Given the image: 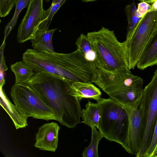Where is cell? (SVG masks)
I'll return each instance as SVG.
<instances>
[{
	"instance_id": "cell-1",
	"label": "cell",
	"mask_w": 157,
	"mask_h": 157,
	"mask_svg": "<svg viewBox=\"0 0 157 157\" xmlns=\"http://www.w3.org/2000/svg\"><path fill=\"white\" fill-rule=\"evenodd\" d=\"M22 60L35 73L50 74L70 83H93L97 70L94 63L86 59L77 49L63 53L28 49L23 55Z\"/></svg>"
},
{
	"instance_id": "cell-2",
	"label": "cell",
	"mask_w": 157,
	"mask_h": 157,
	"mask_svg": "<svg viewBox=\"0 0 157 157\" xmlns=\"http://www.w3.org/2000/svg\"><path fill=\"white\" fill-rule=\"evenodd\" d=\"M25 83L40 96L62 125L73 128L81 122L80 101L70 94L69 87L71 83L43 72L35 73Z\"/></svg>"
},
{
	"instance_id": "cell-3",
	"label": "cell",
	"mask_w": 157,
	"mask_h": 157,
	"mask_svg": "<svg viewBox=\"0 0 157 157\" xmlns=\"http://www.w3.org/2000/svg\"><path fill=\"white\" fill-rule=\"evenodd\" d=\"M93 83L110 98L127 107L137 103L144 89L143 79L131 72H111L97 68Z\"/></svg>"
},
{
	"instance_id": "cell-4",
	"label": "cell",
	"mask_w": 157,
	"mask_h": 157,
	"mask_svg": "<svg viewBox=\"0 0 157 157\" xmlns=\"http://www.w3.org/2000/svg\"><path fill=\"white\" fill-rule=\"evenodd\" d=\"M86 35L96 53L94 64L97 68L111 72H131L125 41L120 42L113 31L102 27Z\"/></svg>"
},
{
	"instance_id": "cell-5",
	"label": "cell",
	"mask_w": 157,
	"mask_h": 157,
	"mask_svg": "<svg viewBox=\"0 0 157 157\" xmlns=\"http://www.w3.org/2000/svg\"><path fill=\"white\" fill-rule=\"evenodd\" d=\"M100 118L98 129L103 137L126 148L128 127V108L110 98H101Z\"/></svg>"
},
{
	"instance_id": "cell-6",
	"label": "cell",
	"mask_w": 157,
	"mask_h": 157,
	"mask_svg": "<svg viewBox=\"0 0 157 157\" xmlns=\"http://www.w3.org/2000/svg\"><path fill=\"white\" fill-rule=\"evenodd\" d=\"M139 108L141 118V145L137 157H144L151 143L157 120V69L143 89Z\"/></svg>"
},
{
	"instance_id": "cell-7",
	"label": "cell",
	"mask_w": 157,
	"mask_h": 157,
	"mask_svg": "<svg viewBox=\"0 0 157 157\" xmlns=\"http://www.w3.org/2000/svg\"><path fill=\"white\" fill-rule=\"evenodd\" d=\"M10 95L15 105L28 117L57 121L52 110L40 96L26 83L14 84L11 88Z\"/></svg>"
},
{
	"instance_id": "cell-8",
	"label": "cell",
	"mask_w": 157,
	"mask_h": 157,
	"mask_svg": "<svg viewBox=\"0 0 157 157\" xmlns=\"http://www.w3.org/2000/svg\"><path fill=\"white\" fill-rule=\"evenodd\" d=\"M157 28V11H147L141 18L131 37L125 41L129 68L136 66L144 47Z\"/></svg>"
},
{
	"instance_id": "cell-9",
	"label": "cell",
	"mask_w": 157,
	"mask_h": 157,
	"mask_svg": "<svg viewBox=\"0 0 157 157\" xmlns=\"http://www.w3.org/2000/svg\"><path fill=\"white\" fill-rule=\"evenodd\" d=\"M43 0H31L18 29L17 40L23 43L35 36L42 20L44 10Z\"/></svg>"
},
{
	"instance_id": "cell-10",
	"label": "cell",
	"mask_w": 157,
	"mask_h": 157,
	"mask_svg": "<svg viewBox=\"0 0 157 157\" xmlns=\"http://www.w3.org/2000/svg\"><path fill=\"white\" fill-rule=\"evenodd\" d=\"M128 116L129 124L125 150L137 157L141 145V118L139 107L128 108Z\"/></svg>"
},
{
	"instance_id": "cell-11",
	"label": "cell",
	"mask_w": 157,
	"mask_h": 157,
	"mask_svg": "<svg viewBox=\"0 0 157 157\" xmlns=\"http://www.w3.org/2000/svg\"><path fill=\"white\" fill-rule=\"evenodd\" d=\"M60 126L56 123L44 124L36 135L34 146L40 150L54 152L57 147Z\"/></svg>"
},
{
	"instance_id": "cell-12",
	"label": "cell",
	"mask_w": 157,
	"mask_h": 157,
	"mask_svg": "<svg viewBox=\"0 0 157 157\" xmlns=\"http://www.w3.org/2000/svg\"><path fill=\"white\" fill-rule=\"evenodd\" d=\"M157 65V28L144 47L136 64L139 69L144 70Z\"/></svg>"
},
{
	"instance_id": "cell-13",
	"label": "cell",
	"mask_w": 157,
	"mask_h": 157,
	"mask_svg": "<svg viewBox=\"0 0 157 157\" xmlns=\"http://www.w3.org/2000/svg\"><path fill=\"white\" fill-rule=\"evenodd\" d=\"M0 104L12 120L16 129L28 125V117L16 105L13 104L6 95L2 88H0Z\"/></svg>"
},
{
	"instance_id": "cell-14",
	"label": "cell",
	"mask_w": 157,
	"mask_h": 157,
	"mask_svg": "<svg viewBox=\"0 0 157 157\" xmlns=\"http://www.w3.org/2000/svg\"><path fill=\"white\" fill-rule=\"evenodd\" d=\"M70 94L79 100L83 98H91L97 101L101 99L100 90L91 83L77 82L70 85Z\"/></svg>"
},
{
	"instance_id": "cell-15",
	"label": "cell",
	"mask_w": 157,
	"mask_h": 157,
	"mask_svg": "<svg viewBox=\"0 0 157 157\" xmlns=\"http://www.w3.org/2000/svg\"><path fill=\"white\" fill-rule=\"evenodd\" d=\"M57 29L38 30L31 40L33 49L51 53L55 52L52 43L53 34Z\"/></svg>"
},
{
	"instance_id": "cell-16",
	"label": "cell",
	"mask_w": 157,
	"mask_h": 157,
	"mask_svg": "<svg viewBox=\"0 0 157 157\" xmlns=\"http://www.w3.org/2000/svg\"><path fill=\"white\" fill-rule=\"evenodd\" d=\"M86 109H82V116L83 121L81 122L91 127L98 128L100 118V107L98 103L89 101L85 105Z\"/></svg>"
},
{
	"instance_id": "cell-17",
	"label": "cell",
	"mask_w": 157,
	"mask_h": 157,
	"mask_svg": "<svg viewBox=\"0 0 157 157\" xmlns=\"http://www.w3.org/2000/svg\"><path fill=\"white\" fill-rule=\"evenodd\" d=\"M10 68L15 75L16 84L26 83L35 74L32 68L23 60L12 64Z\"/></svg>"
},
{
	"instance_id": "cell-18",
	"label": "cell",
	"mask_w": 157,
	"mask_h": 157,
	"mask_svg": "<svg viewBox=\"0 0 157 157\" xmlns=\"http://www.w3.org/2000/svg\"><path fill=\"white\" fill-rule=\"evenodd\" d=\"M75 44L77 49L85 58L94 63L96 53L92 44L87 35L81 34L76 40Z\"/></svg>"
},
{
	"instance_id": "cell-19",
	"label": "cell",
	"mask_w": 157,
	"mask_h": 157,
	"mask_svg": "<svg viewBox=\"0 0 157 157\" xmlns=\"http://www.w3.org/2000/svg\"><path fill=\"white\" fill-rule=\"evenodd\" d=\"M125 11L128 22L126 40L129 38L136 28L140 20L138 15L136 7L134 2L130 4L126 5Z\"/></svg>"
},
{
	"instance_id": "cell-20",
	"label": "cell",
	"mask_w": 157,
	"mask_h": 157,
	"mask_svg": "<svg viewBox=\"0 0 157 157\" xmlns=\"http://www.w3.org/2000/svg\"><path fill=\"white\" fill-rule=\"evenodd\" d=\"M91 139L90 144L86 147L83 151V157H98V146L100 140L103 137L99 130L97 131L95 126L91 127Z\"/></svg>"
},
{
	"instance_id": "cell-21",
	"label": "cell",
	"mask_w": 157,
	"mask_h": 157,
	"mask_svg": "<svg viewBox=\"0 0 157 157\" xmlns=\"http://www.w3.org/2000/svg\"><path fill=\"white\" fill-rule=\"evenodd\" d=\"M67 0H52L51 6L44 12L42 20L38 30L49 29L52 18L58 10L65 2Z\"/></svg>"
},
{
	"instance_id": "cell-22",
	"label": "cell",
	"mask_w": 157,
	"mask_h": 157,
	"mask_svg": "<svg viewBox=\"0 0 157 157\" xmlns=\"http://www.w3.org/2000/svg\"><path fill=\"white\" fill-rule=\"evenodd\" d=\"M31 0H17L15 4V10L13 16L5 28L4 32V40H6L11 30L16 25L19 15L21 11L28 5Z\"/></svg>"
},
{
	"instance_id": "cell-23",
	"label": "cell",
	"mask_w": 157,
	"mask_h": 157,
	"mask_svg": "<svg viewBox=\"0 0 157 157\" xmlns=\"http://www.w3.org/2000/svg\"><path fill=\"white\" fill-rule=\"evenodd\" d=\"M17 0H0V16H7L15 5Z\"/></svg>"
},
{
	"instance_id": "cell-24",
	"label": "cell",
	"mask_w": 157,
	"mask_h": 157,
	"mask_svg": "<svg viewBox=\"0 0 157 157\" xmlns=\"http://www.w3.org/2000/svg\"><path fill=\"white\" fill-rule=\"evenodd\" d=\"M157 147V120L150 146L144 157H153Z\"/></svg>"
},
{
	"instance_id": "cell-25",
	"label": "cell",
	"mask_w": 157,
	"mask_h": 157,
	"mask_svg": "<svg viewBox=\"0 0 157 157\" xmlns=\"http://www.w3.org/2000/svg\"><path fill=\"white\" fill-rule=\"evenodd\" d=\"M5 40L3 41L0 48V76H4L5 72L8 69L5 63L4 51L5 46Z\"/></svg>"
},
{
	"instance_id": "cell-26",
	"label": "cell",
	"mask_w": 157,
	"mask_h": 157,
	"mask_svg": "<svg viewBox=\"0 0 157 157\" xmlns=\"http://www.w3.org/2000/svg\"><path fill=\"white\" fill-rule=\"evenodd\" d=\"M151 5L145 2H140L138 4L137 12L138 17L142 18L151 8Z\"/></svg>"
},
{
	"instance_id": "cell-27",
	"label": "cell",
	"mask_w": 157,
	"mask_h": 157,
	"mask_svg": "<svg viewBox=\"0 0 157 157\" xmlns=\"http://www.w3.org/2000/svg\"><path fill=\"white\" fill-rule=\"evenodd\" d=\"M157 11V0H155L152 3L151 9L148 11Z\"/></svg>"
},
{
	"instance_id": "cell-28",
	"label": "cell",
	"mask_w": 157,
	"mask_h": 157,
	"mask_svg": "<svg viewBox=\"0 0 157 157\" xmlns=\"http://www.w3.org/2000/svg\"><path fill=\"white\" fill-rule=\"evenodd\" d=\"M140 2H145L148 3H153L155 0H138Z\"/></svg>"
},
{
	"instance_id": "cell-29",
	"label": "cell",
	"mask_w": 157,
	"mask_h": 157,
	"mask_svg": "<svg viewBox=\"0 0 157 157\" xmlns=\"http://www.w3.org/2000/svg\"><path fill=\"white\" fill-rule=\"evenodd\" d=\"M83 2H93L97 0H82Z\"/></svg>"
},
{
	"instance_id": "cell-30",
	"label": "cell",
	"mask_w": 157,
	"mask_h": 157,
	"mask_svg": "<svg viewBox=\"0 0 157 157\" xmlns=\"http://www.w3.org/2000/svg\"><path fill=\"white\" fill-rule=\"evenodd\" d=\"M157 157V147L155 152V155L153 156V157Z\"/></svg>"
},
{
	"instance_id": "cell-31",
	"label": "cell",
	"mask_w": 157,
	"mask_h": 157,
	"mask_svg": "<svg viewBox=\"0 0 157 157\" xmlns=\"http://www.w3.org/2000/svg\"><path fill=\"white\" fill-rule=\"evenodd\" d=\"M50 0H45V1L46 2H49Z\"/></svg>"
}]
</instances>
